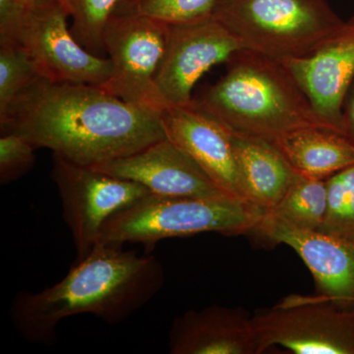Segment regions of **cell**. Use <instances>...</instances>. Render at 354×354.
<instances>
[{
    "label": "cell",
    "mask_w": 354,
    "mask_h": 354,
    "mask_svg": "<svg viewBox=\"0 0 354 354\" xmlns=\"http://www.w3.org/2000/svg\"><path fill=\"white\" fill-rule=\"evenodd\" d=\"M162 111L141 108L101 86L51 82L39 77L0 116L2 133L83 165L132 155L167 138Z\"/></svg>",
    "instance_id": "1"
},
{
    "label": "cell",
    "mask_w": 354,
    "mask_h": 354,
    "mask_svg": "<svg viewBox=\"0 0 354 354\" xmlns=\"http://www.w3.org/2000/svg\"><path fill=\"white\" fill-rule=\"evenodd\" d=\"M121 247L97 243L55 285L18 292L9 307L18 334L30 344L53 346L58 324L69 317L90 314L114 325L143 308L164 286V267L155 255Z\"/></svg>",
    "instance_id": "2"
},
{
    "label": "cell",
    "mask_w": 354,
    "mask_h": 354,
    "mask_svg": "<svg viewBox=\"0 0 354 354\" xmlns=\"http://www.w3.org/2000/svg\"><path fill=\"white\" fill-rule=\"evenodd\" d=\"M227 65V73L193 97L192 106L232 132L272 142L299 128L330 129L279 60L241 50Z\"/></svg>",
    "instance_id": "3"
},
{
    "label": "cell",
    "mask_w": 354,
    "mask_h": 354,
    "mask_svg": "<svg viewBox=\"0 0 354 354\" xmlns=\"http://www.w3.org/2000/svg\"><path fill=\"white\" fill-rule=\"evenodd\" d=\"M266 212L232 197H165L149 194L109 218L97 243L147 248L171 237L216 232L236 235L255 232Z\"/></svg>",
    "instance_id": "4"
},
{
    "label": "cell",
    "mask_w": 354,
    "mask_h": 354,
    "mask_svg": "<svg viewBox=\"0 0 354 354\" xmlns=\"http://www.w3.org/2000/svg\"><path fill=\"white\" fill-rule=\"evenodd\" d=\"M243 50L305 57L344 25L325 0H218L213 14Z\"/></svg>",
    "instance_id": "5"
},
{
    "label": "cell",
    "mask_w": 354,
    "mask_h": 354,
    "mask_svg": "<svg viewBox=\"0 0 354 354\" xmlns=\"http://www.w3.org/2000/svg\"><path fill=\"white\" fill-rule=\"evenodd\" d=\"M260 353L281 346L295 354H354V304L322 295H288L252 314Z\"/></svg>",
    "instance_id": "6"
},
{
    "label": "cell",
    "mask_w": 354,
    "mask_h": 354,
    "mask_svg": "<svg viewBox=\"0 0 354 354\" xmlns=\"http://www.w3.org/2000/svg\"><path fill=\"white\" fill-rule=\"evenodd\" d=\"M51 179L62 199V215L71 232L77 259L94 249L106 221L151 194L145 186L120 178L53 153Z\"/></svg>",
    "instance_id": "7"
},
{
    "label": "cell",
    "mask_w": 354,
    "mask_h": 354,
    "mask_svg": "<svg viewBox=\"0 0 354 354\" xmlns=\"http://www.w3.org/2000/svg\"><path fill=\"white\" fill-rule=\"evenodd\" d=\"M169 25L148 16H111L102 34L111 73L102 88L122 101L162 111L155 78L164 58Z\"/></svg>",
    "instance_id": "8"
},
{
    "label": "cell",
    "mask_w": 354,
    "mask_h": 354,
    "mask_svg": "<svg viewBox=\"0 0 354 354\" xmlns=\"http://www.w3.org/2000/svg\"><path fill=\"white\" fill-rule=\"evenodd\" d=\"M68 10L55 0H32L6 38L30 55L39 76L51 82L102 86L111 73L109 58L84 48L67 27Z\"/></svg>",
    "instance_id": "9"
},
{
    "label": "cell",
    "mask_w": 354,
    "mask_h": 354,
    "mask_svg": "<svg viewBox=\"0 0 354 354\" xmlns=\"http://www.w3.org/2000/svg\"><path fill=\"white\" fill-rule=\"evenodd\" d=\"M241 50L239 41L213 16L169 25L167 48L155 78L165 109L192 104L193 88L199 79L215 65L227 64Z\"/></svg>",
    "instance_id": "10"
},
{
    "label": "cell",
    "mask_w": 354,
    "mask_h": 354,
    "mask_svg": "<svg viewBox=\"0 0 354 354\" xmlns=\"http://www.w3.org/2000/svg\"><path fill=\"white\" fill-rule=\"evenodd\" d=\"M281 62L317 115L330 129L346 135L344 104L354 81V18L344 22L309 55Z\"/></svg>",
    "instance_id": "11"
},
{
    "label": "cell",
    "mask_w": 354,
    "mask_h": 354,
    "mask_svg": "<svg viewBox=\"0 0 354 354\" xmlns=\"http://www.w3.org/2000/svg\"><path fill=\"white\" fill-rule=\"evenodd\" d=\"M160 120L167 138L187 153L218 189L250 203L239 174L232 130L192 104L165 108Z\"/></svg>",
    "instance_id": "12"
},
{
    "label": "cell",
    "mask_w": 354,
    "mask_h": 354,
    "mask_svg": "<svg viewBox=\"0 0 354 354\" xmlns=\"http://www.w3.org/2000/svg\"><path fill=\"white\" fill-rule=\"evenodd\" d=\"M93 167L142 184L158 196L230 197L216 187L187 153L167 138L155 142L132 155Z\"/></svg>",
    "instance_id": "13"
},
{
    "label": "cell",
    "mask_w": 354,
    "mask_h": 354,
    "mask_svg": "<svg viewBox=\"0 0 354 354\" xmlns=\"http://www.w3.org/2000/svg\"><path fill=\"white\" fill-rule=\"evenodd\" d=\"M254 232L295 250L323 297L335 302L354 297V242L317 230H298L267 213Z\"/></svg>",
    "instance_id": "14"
},
{
    "label": "cell",
    "mask_w": 354,
    "mask_h": 354,
    "mask_svg": "<svg viewBox=\"0 0 354 354\" xmlns=\"http://www.w3.org/2000/svg\"><path fill=\"white\" fill-rule=\"evenodd\" d=\"M169 349L171 354H260L252 315L241 307L221 305L176 317Z\"/></svg>",
    "instance_id": "15"
},
{
    "label": "cell",
    "mask_w": 354,
    "mask_h": 354,
    "mask_svg": "<svg viewBox=\"0 0 354 354\" xmlns=\"http://www.w3.org/2000/svg\"><path fill=\"white\" fill-rule=\"evenodd\" d=\"M232 140L247 200L266 213L272 211L297 172L271 141L234 132Z\"/></svg>",
    "instance_id": "16"
},
{
    "label": "cell",
    "mask_w": 354,
    "mask_h": 354,
    "mask_svg": "<svg viewBox=\"0 0 354 354\" xmlns=\"http://www.w3.org/2000/svg\"><path fill=\"white\" fill-rule=\"evenodd\" d=\"M300 176L327 179L354 165V144L346 135L323 127H304L272 142Z\"/></svg>",
    "instance_id": "17"
},
{
    "label": "cell",
    "mask_w": 354,
    "mask_h": 354,
    "mask_svg": "<svg viewBox=\"0 0 354 354\" xmlns=\"http://www.w3.org/2000/svg\"><path fill=\"white\" fill-rule=\"evenodd\" d=\"M327 179L298 174L283 199L267 214L290 227L318 230L327 214Z\"/></svg>",
    "instance_id": "18"
},
{
    "label": "cell",
    "mask_w": 354,
    "mask_h": 354,
    "mask_svg": "<svg viewBox=\"0 0 354 354\" xmlns=\"http://www.w3.org/2000/svg\"><path fill=\"white\" fill-rule=\"evenodd\" d=\"M39 77L27 51L15 39L0 37V116Z\"/></svg>",
    "instance_id": "19"
},
{
    "label": "cell",
    "mask_w": 354,
    "mask_h": 354,
    "mask_svg": "<svg viewBox=\"0 0 354 354\" xmlns=\"http://www.w3.org/2000/svg\"><path fill=\"white\" fill-rule=\"evenodd\" d=\"M328 207L324 232L354 242V165L327 178Z\"/></svg>",
    "instance_id": "20"
},
{
    "label": "cell",
    "mask_w": 354,
    "mask_h": 354,
    "mask_svg": "<svg viewBox=\"0 0 354 354\" xmlns=\"http://www.w3.org/2000/svg\"><path fill=\"white\" fill-rule=\"evenodd\" d=\"M218 0H120L116 14L148 16L169 25L205 19L213 14Z\"/></svg>",
    "instance_id": "21"
},
{
    "label": "cell",
    "mask_w": 354,
    "mask_h": 354,
    "mask_svg": "<svg viewBox=\"0 0 354 354\" xmlns=\"http://www.w3.org/2000/svg\"><path fill=\"white\" fill-rule=\"evenodd\" d=\"M120 0H68L71 34L84 48L101 57L102 34Z\"/></svg>",
    "instance_id": "22"
},
{
    "label": "cell",
    "mask_w": 354,
    "mask_h": 354,
    "mask_svg": "<svg viewBox=\"0 0 354 354\" xmlns=\"http://www.w3.org/2000/svg\"><path fill=\"white\" fill-rule=\"evenodd\" d=\"M37 148L16 133H2L0 137V183H13L31 171L36 162Z\"/></svg>",
    "instance_id": "23"
},
{
    "label": "cell",
    "mask_w": 354,
    "mask_h": 354,
    "mask_svg": "<svg viewBox=\"0 0 354 354\" xmlns=\"http://www.w3.org/2000/svg\"><path fill=\"white\" fill-rule=\"evenodd\" d=\"M32 0H0V37H7L25 15Z\"/></svg>",
    "instance_id": "24"
},
{
    "label": "cell",
    "mask_w": 354,
    "mask_h": 354,
    "mask_svg": "<svg viewBox=\"0 0 354 354\" xmlns=\"http://www.w3.org/2000/svg\"><path fill=\"white\" fill-rule=\"evenodd\" d=\"M344 121L346 135L354 144V81L344 101Z\"/></svg>",
    "instance_id": "25"
},
{
    "label": "cell",
    "mask_w": 354,
    "mask_h": 354,
    "mask_svg": "<svg viewBox=\"0 0 354 354\" xmlns=\"http://www.w3.org/2000/svg\"><path fill=\"white\" fill-rule=\"evenodd\" d=\"M55 1L59 2V3H62V6L65 7V8L68 10V0H55ZM69 12V11H68Z\"/></svg>",
    "instance_id": "26"
},
{
    "label": "cell",
    "mask_w": 354,
    "mask_h": 354,
    "mask_svg": "<svg viewBox=\"0 0 354 354\" xmlns=\"http://www.w3.org/2000/svg\"><path fill=\"white\" fill-rule=\"evenodd\" d=\"M341 304H354V297L348 298V299L344 300V301L341 302Z\"/></svg>",
    "instance_id": "27"
}]
</instances>
